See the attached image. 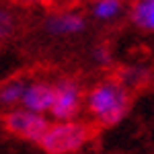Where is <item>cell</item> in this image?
<instances>
[{"label":"cell","mask_w":154,"mask_h":154,"mask_svg":"<svg viewBox=\"0 0 154 154\" xmlns=\"http://www.w3.org/2000/svg\"><path fill=\"white\" fill-rule=\"evenodd\" d=\"M88 109L101 119L103 125H113L125 117L130 109V95L117 80L101 84L88 97Z\"/></svg>","instance_id":"6da1fadb"},{"label":"cell","mask_w":154,"mask_h":154,"mask_svg":"<svg viewBox=\"0 0 154 154\" xmlns=\"http://www.w3.org/2000/svg\"><path fill=\"white\" fill-rule=\"evenodd\" d=\"M88 138H91V130L84 123H58V125H49L39 146L48 154H70L76 152Z\"/></svg>","instance_id":"7a4b0ae2"},{"label":"cell","mask_w":154,"mask_h":154,"mask_svg":"<svg viewBox=\"0 0 154 154\" xmlns=\"http://www.w3.org/2000/svg\"><path fill=\"white\" fill-rule=\"evenodd\" d=\"M4 125L11 134L23 138V140H31V142H41L49 130V123L45 117H41L37 113H27V111L8 113L4 117Z\"/></svg>","instance_id":"3957f363"},{"label":"cell","mask_w":154,"mask_h":154,"mask_svg":"<svg viewBox=\"0 0 154 154\" xmlns=\"http://www.w3.org/2000/svg\"><path fill=\"white\" fill-rule=\"evenodd\" d=\"M56 97L51 103V113L60 119H68L78 113L80 107V88L72 80H60L56 86Z\"/></svg>","instance_id":"277c9868"},{"label":"cell","mask_w":154,"mask_h":154,"mask_svg":"<svg viewBox=\"0 0 154 154\" xmlns=\"http://www.w3.org/2000/svg\"><path fill=\"white\" fill-rule=\"evenodd\" d=\"M54 97H56V88L54 86H49V84H33L31 88L25 91L23 103L31 111H45V109L51 107Z\"/></svg>","instance_id":"5b68a950"},{"label":"cell","mask_w":154,"mask_h":154,"mask_svg":"<svg viewBox=\"0 0 154 154\" xmlns=\"http://www.w3.org/2000/svg\"><path fill=\"white\" fill-rule=\"evenodd\" d=\"M84 27V21L76 14H60L48 21V29L51 33H78Z\"/></svg>","instance_id":"8992f818"},{"label":"cell","mask_w":154,"mask_h":154,"mask_svg":"<svg viewBox=\"0 0 154 154\" xmlns=\"http://www.w3.org/2000/svg\"><path fill=\"white\" fill-rule=\"evenodd\" d=\"M131 19L142 29H154V0H140L134 6Z\"/></svg>","instance_id":"52a82bcc"},{"label":"cell","mask_w":154,"mask_h":154,"mask_svg":"<svg viewBox=\"0 0 154 154\" xmlns=\"http://www.w3.org/2000/svg\"><path fill=\"white\" fill-rule=\"evenodd\" d=\"M25 84L21 80H17V82H11L6 84L2 91H0V103H6V105H11V103H17V101H21L25 97Z\"/></svg>","instance_id":"ba28073f"},{"label":"cell","mask_w":154,"mask_h":154,"mask_svg":"<svg viewBox=\"0 0 154 154\" xmlns=\"http://www.w3.org/2000/svg\"><path fill=\"white\" fill-rule=\"evenodd\" d=\"M117 8H119V2H115V0H99L95 6V14L101 19H109L117 12Z\"/></svg>","instance_id":"9c48e42d"},{"label":"cell","mask_w":154,"mask_h":154,"mask_svg":"<svg viewBox=\"0 0 154 154\" xmlns=\"http://www.w3.org/2000/svg\"><path fill=\"white\" fill-rule=\"evenodd\" d=\"M12 31H14V19H12V14L6 11H0V41L4 37H8Z\"/></svg>","instance_id":"30bf717a"},{"label":"cell","mask_w":154,"mask_h":154,"mask_svg":"<svg viewBox=\"0 0 154 154\" xmlns=\"http://www.w3.org/2000/svg\"><path fill=\"white\" fill-rule=\"evenodd\" d=\"M14 4H21V6H33V4H41L45 0H12Z\"/></svg>","instance_id":"8fae6325"},{"label":"cell","mask_w":154,"mask_h":154,"mask_svg":"<svg viewBox=\"0 0 154 154\" xmlns=\"http://www.w3.org/2000/svg\"><path fill=\"white\" fill-rule=\"evenodd\" d=\"M115 2H119V0H115Z\"/></svg>","instance_id":"7c38bea8"}]
</instances>
